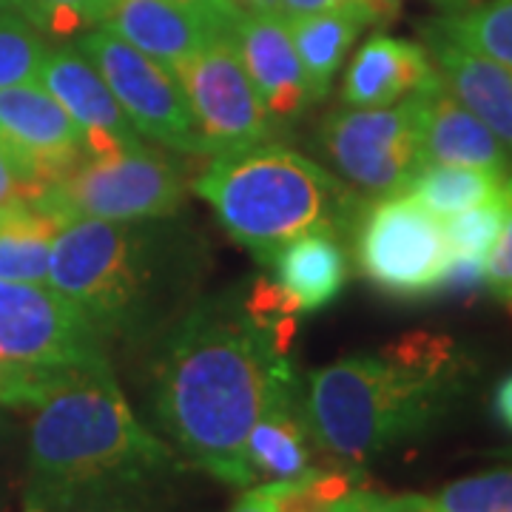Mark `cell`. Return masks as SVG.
<instances>
[{"label":"cell","mask_w":512,"mask_h":512,"mask_svg":"<svg viewBox=\"0 0 512 512\" xmlns=\"http://www.w3.org/2000/svg\"><path fill=\"white\" fill-rule=\"evenodd\" d=\"M342 512H436L433 498L424 495H379L353 490L339 501Z\"/></svg>","instance_id":"30"},{"label":"cell","mask_w":512,"mask_h":512,"mask_svg":"<svg viewBox=\"0 0 512 512\" xmlns=\"http://www.w3.org/2000/svg\"><path fill=\"white\" fill-rule=\"evenodd\" d=\"M174 74L188 97L205 154L217 157L256 146L274 134L242 63L234 32L214 37L202 52L180 63Z\"/></svg>","instance_id":"11"},{"label":"cell","mask_w":512,"mask_h":512,"mask_svg":"<svg viewBox=\"0 0 512 512\" xmlns=\"http://www.w3.org/2000/svg\"><path fill=\"white\" fill-rule=\"evenodd\" d=\"M424 49L439 69L441 80L512 154V72L490 57L478 55L439 32L424 26Z\"/></svg>","instance_id":"15"},{"label":"cell","mask_w":512,"mask_h":512,"mask_svg":"<svg viewBox=\"0 0 512 512\" xmlns=\"http://www.w3.org/2000/svg\"><path fill=\"white\" fill-rule=\"evenodd\" d=\"M311 427L305 416V399L296 390V379L276 382L268 402L248 436V461L256 478L285 481L311 473Z\"/></svg>","instance_id":"18"},{"label":"cell","mask_w":512,"mask_h":512,"mask_svg":"<svg viewBox=\"0 0 512 512\" xmlns=\"http://www.w3.org/2000/svg\"><path fill=\"white\" fill-rule=\"evenodd\" d=\"M114 6L117 0H12V9L35 29L57 37L106 26L114 15Z\"/></svg>","instance_id":"27"},{"label":"cell","mask_w":512,"mask_h":512,"mask_svg":"<svg viewBox=\"0 0 512 512\" xmlns=\"http://www.w3.org/2000/svg\"><path fill=\"white\" fill-rule=\"evenodd\" d=\"M293 330L262 325L242 291L180 316L154 365V413L191 464L234 487L254 484L248 436L276 382L293 373Z\"/></svg>","instance_id":"1"},{"label":"cell","mask_w":512,"mask_h":512,"mask_svg":"<svg viewBox=\"0 0 512 512\" xmlns=\"http://www.w3.org/2000/svg\"><path fill=\"white\" fill-rule=\"evenodd\" d=\"M106 26L171 72L202 52L217 35L234 32L231 26H222L177 0H117Z\"/></svg>","instance_id":"17"},{"label":"cell","mask_w":512,"mask_h":512,"mask_svg":"<svg viewBox=\"0 0 512 512\" xmlns=\"http://www.w3.org/2000/svg\"><path fill=\"white\" fill-rule=\"evenodd\" d=\"M194 191L214 208L222 228L265 265L302 234L345 237L365 211V202L322 165L268 140L217 154Z\"/></svg>","instance_id":"5"},{"label":"cell","mask_w":512,"mask_h":512,"mask_svg":"<svg viewBox=\"0 0 512 512\" xmlns=\"http://www.w3.org/2000/svg\"><path fill=\"white\" fill-rule=\"evenodd\" d=\"M461 382L464 362L450 339L410 333L379 356H350L311 373L305 416L325 453L362 464L439 424Z\"/></svg>","instance_id":"2"},{"label":"cell","mask_w":512,"mask_h":512,"mask_svg":"<svg viewBox=\"0 0 512 512\" xmlns=\"http://www.w3.org/2000/svg\"><path fill=\"white\" fill-rule=\"evenodd\" d=\"M293 46L299 63L305 69L308 92L313 103L325 100L333 86V77L339 74L345 57H348L353 40L370 23V15L362 6H348V9H333V12H319V15H305V18H291Z\"/></svg>","instance_id":"20"},{"label":"cell","mask_w":512,"mask_h":512,"mask_svg":"<svg viewBox=\"0 0 512 512\" xmlns=\"http://www.w3.org/2000/svg\"><path fill=\"white\" fill-rule=\"evenodd\" d=\"M234 18H248V15H259V12H271L276 0H228Z\"/></svg>","instance_id":"35"},{"label":"cell","mask_w":512,"mask_h":512,"mask_svg":"<svg viewBox=\"0 0 512 512\" xmlns=\"http://www.w3.org/2000/svg\"><path fill=\"white\" fill-rule=\"evenodd\" d=\"M316 148L370 197H399L424 168L413 94L384 109H342L316 131Z\"/></svg>","instance_id":"8"},{"label":"cell","mask_w":512,"mask_h":512,"mask_svg":"<svg viewBox=\"0 0 512 512\" xmlns=\"http://www.w3.org/2000/svg\"><path fill=\"white\" fill-rule=\"evenodd\" d=\"M493 410L498 421L512 430V373L504 379V382L495 387V396H493Z\"/></svg>","instance_id":"34"},{"label":"cell","mask_w":512,"mask_h":512,"mask_svg":"<svg viewBox=\"0 0 512 512\" xmlns=\"http://www.w3.org/2000/svg\"><path fill=\"white\" fill-rule=\"evenodd\" d=\"M37 83L83 128V148L89 157H114L126 148L140 146L137 128L131 126L103 74L80 49L49 52Z\"/></svg>","instance_id":"12"},{"label":"cell","mask_w":512,"mask_h":512,"mask_svg":"<svg viewBox=\"0 0 512 512\" xmlns=\"http://www.w3.org/2000/svg\"><path fill=\"white\" fill-rule=\"evenodd\" d=\"M9 6H12V0H0V12H3V9H9Z\"/></svg>","instance_id":"38"},{"label":"cell","mask_w":512,"mask_h":512,"mask_svg":"<svg viewBox=\"0 0 512 512\" xmlns=\"http://www.w3.org/2000/svg\"><path fill=\"white\" fill-rule=\"evenodd\" d=\"M419 117V140L424 165H470L501 177L512 174V154L490 128L467 109L444 80L413 94Z\"/></svg>","instance_id":"14"},{"label":"cell","mask_w":512,"mask_h":512,"mask_svg":"<svg viewBox=\"0 0 512 512\" xmlns=\"http://www.w3.org/2000/svg\"><path fill=\"white\" fill-rule=\"evenodd\" d=\"M512 214V174L501 188V194H495L493 200L473 205L467 211H458L453 217H444V237L447 248L453 256L464 259H487L493 251L495 239L501 237L504 225Z\"/></svg>","instance_id":"25"},{"label":"cell","mask_w":512,"mask_h":512,"mask_svg":"<svg viewBox=\"0 0 512 512\" xmlns=\"http://www.w3.org/2000/svg\"><path fill=\"white\" fill-rule=\"evenodd\" d=\"M276 282L293 299L299 313L322 311L348 282V256L339 237L328 231L302 234L288 242L276 259Z\"/></svg>","instance_id":"19"},{"label":"cell","mask_w":512,"mask_h":512,"mask_svg":"<svg viewBox=\"0 0 512 512\" xmlns=\"http://www.w3.org/2000/svg\"><path fill=\"white\" fill-rule=\"evenodd\" d=\"M356 487L350 470H311L299 478L265 481L254 495L268 512H333Z\"/></svg>","instance_id":"24"},{"label":"cell","mask_w":512,"mask_h":512,"mask_svg":"<svg viewBox=\"0 0 512 512\" xmlns=\"http://www.w3.org/2000/svg\"><path fill=\"white\" fill-rule=\"evenodd\" d=\"M433 26L512 72V0H481L470 9L433 20Z\"/></svg>","instance_id":"23"},{"label":"cell","mask_w":512,"mask_h":512,"mask_svg":"<svg viewBox=\"0 0 512 512\" xmlns=\"http://www.w3.org/2000/svg\"><path fill=\"white\" fill-rule=\"evenodd\" d=\"M174 231L143 222L72 220L49 256V285L103 336H137L183 299L194 254Z\"/></svg>","instance_id":"4"},{"label":"cell","mask_w":512,"mask_h":512,"mask_svg":"<svg viewBox=\"0 0 512 512\" xmlns=\"http://www.w3.org/2000/svg\"><path fill=\"white\" fill-rule=\"evenodd\" d=\"M353 239L365 279L393 299L433 296L453 259L441 220L410 194L365 205Z\"/></svg>","instance_id":"7"},{"label":"cell","mask_w":512,"mask_h":512,"mask_svg":"<svg viewBox=\"0 0 512 512\" xmlns=\"http://www.w3.org/2000/svg\"><path fill=\"white\" fill-rule=\"evenodd\" d=\"M103 333L46 282L0 279V365L69 370L106 362Z\"/></svg>","instance_id":"9"},{"label":"cell","mask_w":512,"mask_h":512,"mask_svg":"<svg viewBox=\"0 0 512 512\" xmlns=\"http://www.w3.org/2000/svg\"><path fill=\"white\" fill-rule=\"evenodd\" d=\"M510 311H512V299H510Z\"/></svg>","instance_id":"40"},{"label":"cell","mask_w":512,"mask_h":512,"mask_svg":"<svg viewBox=\"0 0 512 512\" xmlns=\"http://www.w3.org/2000/svg\"><path fill=\"white\" fill-rule=\"evenodd\" d=\"M177 3H183L188 9H194V12H202V15H208L211 20H217L222 26H237V18H234V12H231V6H228V0H177Z\"/></svg>","instance_id":"33"},{"label":"cell","mask_w":512,"mask_h":512,"mask_svg":"<svg viewBox=\"0 0 512 512\" xmlns=\"http://www.w3.org/2000/svg\"><path fill=\"white\" fill-rule=\"evenodd\" d=\"M231 512H268V510L262 507V501H259V498L254 495V490H251V493H245L242 498H239Z\"/></svg>","instance_id":"36"},{"label":"cell","mask_w":512,"mask_h":512,"mask_svg":"<svg viewBox=\"0 0 512 512\" xmlns=\"http://www.w3.org/2000/svg\"><path fill=\"white\" fill-rule=\"evenodd\" d=\"M77 49L103 74L137 134L183 154H205L188 97L171 69L143 55L111 26L80 37Z\"/></svg>","instance_id":"10"},{"label":"cell","mask_w":512,"mask_h":512,"mask_svg":"<svg viewBox=\"0 0 512 512\" xmlns=\"http://www.w3.org/2000/svg\"><path fill=\"white\" fill-rule=\"evenodd\" d=\"M507 177L487 171V168H470V165H424L416 180L407 185L404 194L433 211L439 220L453 217L458 211H467L473 205L493 200L501 194Z\"/></svg>","instance_id":"22"},{"label":"cell","mask_w":512,"mask_h":512,"mask_svg":"<svg viewBox=\"0 0 512 512\" xmlns=\"http://www.w3.org/2000/svg\"><path fill=\"white\" fill-rule=\"evenodd\" d=\"M60 220L154 222L180 211L185 180L180 168L143 143L114 157H86L66 183L37 197Z\"/></svg>","instance_id":"6"},{"label":"cell","mask_w":512,"mask_h":512,"mask_svg":"<svg viewBox=\"0 0 512 512\" xmlns=\"http://www.w3.org/2000/svg\"><path fill=\"white\" fill-rule=\"evenodd\" d=\"M436 512H512V470L461 478L433 498Z\"/></svg>","instance_id":"28"},{"label":"cell","mask_w":512,"mask_h":512,"mask_svg":"<svg viewBox=\"0 0 512 512\" xmlns=\"http://www.w3.org/2000/svg\"><path fill=\"white\" fill-rule=\"evenodd\" d=\"M439 80V69L419 43L402 37L373 35L356 52L345 74V109H384Z\"/></svg>","instance_id":"16"},{"label":"cell","mask_w":512,"mask_h":512,"mask_svg":"<svg viewBox=\"0 0 512 512\" xmlns=\"http://www.w3.org/2000/svg\"><path fill=\"white\" fill-rule=\"evenodd\" d=\"M441 6H447V9H453V12H461V9H470V6H476L481 0H436Z\"/></svg>","instance_id":"37"},{"label":"cell","mask_w":512,"mask_h":512,"mask_svg":"<svg viewBox=\"0 0 512 512\" xmlns=\"http://www.w3.org/2000/svg\"><path fill=\"white\" fill-rule=\"evenodd\" d=\"M239 55L254 83L256 97L268 114L274 131L293 126L305 111L311 109V92L305 69L299 63L293 46L288 18L276 9L239 18L234 26Z\"/></svg>","instance_id":"13"},{"label":"cell","mask_w":512,"mask_h":512,"mask_svg":"<svg viewBox=\"0 0 512 512\" xmlns=\"http://www.w3.org/2000/svg\"><path fill=\"white\" fill-rule=\"evenodd\" d=\"M26 510H69L89 493L134 484L171 461L128 407L109 362L77 367L35 404Z\"/></svg>","instance_id":"3"},{"label":"cell","mask_w":512,"mask_h":512,"mask_svg":"<svg viewBox=\"0 0 512 512\" xmlns=\"http://www.w3.org/2000/svg\"><path fill=\"white\" fill-rule=\"evenodd\" d=\"M66 222L40 200H15L0 208V279L49 282L52 242Z\"/></svg>","instance_id":"21"},{"label":"cell","mask_w":512,"mask_h":512,"mask_svg":"<svg viewBox=\"0 0 512 512\" xmlns=\"http://www.w3.org/2000/svg\"><path fill=\"white\" fill-rule=\"evenodd\" d=\"M49 55L40 29L20 12H0V92L12 86L37 83L40 66Z\"/></svg>","instance_id":"26"},{"label":"cell","mask_w":512,"mask_h":512,"mask_svg":"<svg viewBox=\"0 0 512 512\" xmlns=\"http://www.w3.org/2000/svg\"><path fill=\"white\" fill-rule=\"evenodd\" d=\"M348 6H362L370 15V23L387 26L399 12V0H276V12L282 18H305V15H319V12H333V9H348Z\"/></svg>","instance_id":"29"},{"label":"cell","mask_w":512,"mask_h":512,"mask_svg":"<svg viewBox=\"0 0 512 512\" xmlns=\"http://www.w3.org/2000/svg\"><path fill=\"white\" fill-rule=\"evenodd\" d=\"M15 200H32V194H29V185L23 180L18 163L0 143V208Z\"/></svg>","instance_id":"32"},{"label":"cell","mask_w":512,"mask_h":512,"mask_svg":"<svg viewBox=\"0 0 512 512\" xmlns=\"http://www.w3.org/2000/svg\"><path fill=\"white\" fill-rule=\"evenodd\" d=\"M484 282L501 299H512V214L501 237L495 239L493 251L484 259Z\"/></svg>","instance_id":"31"},{"label":"cell","mask_w":512,"mask_h":512,"mask_svg":"<svg viewBox=\"0 0 512 512\" xmlns=\"http://www.w3.org/2000/svg\"><path fill=\"white\" fill-rule=\"evenodd\" d=\"M333 512H342V510H339V504H336V510H333Z\"/></svg>","instance_id":"39"}]
</instances>
